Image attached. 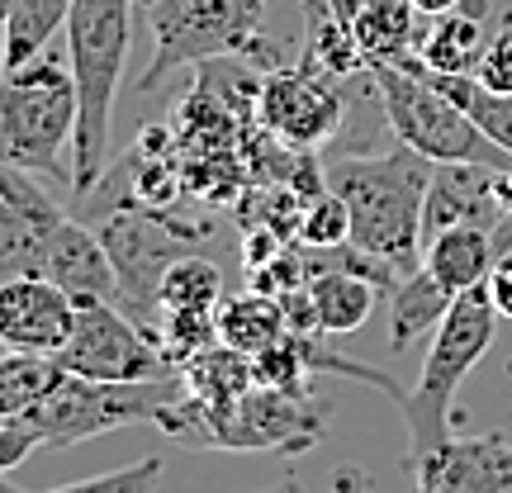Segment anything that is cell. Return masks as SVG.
I'll return each mask as SVG.
<instances>
[{"mask_svg":"<svg viewBox=\"0 0 512 493\" xmlns=\"http://www.w3.org/2000/svg\"><path fill=\"white\" fill-rule=\"evenodd\" d=\"M489 299H494L498 318H512V252H503L489 271Z\"/></svg>","mask_w":512,"mask_h":493,"instance_id":"29","label":"cell"},{"mask_svg":"<svg viewBox=\"0 0 512 493\" xmlns=\"http://www.w3.org/2000/svg\"><path fill=\"white\" fill-rule=\"evenodd\" d=\"M100 238H105V247L114 256V271H119V309L143 332H157V313H162L157 290H162L166 266L195 252L204 228L190 233L176 219H157L147 209H119L100 228Z\"/></svg>","mask_w":512,"mask_h":493,"instance_id":"8","label":"cell"},{"mask_svg":"<svg viewBox=\"0 0 512 493\" xmlns=\"http://www.w3.org/2000/svg\"><path fill=\"white\" fill-rule=\"evenodd\" d=\"M256 114L275 143L285 147H323L342 133V95L337 81L313 67H280L261 81L256 91Z\"/></svg>","mask_w":512,"mask_h":493,"instance_id":"10","label":"cell"},{"mask_svg":"<svg viewBox=\"0 0 512 493\" xmlns=\"http://www.w3.org/2000/svg\"><path fill=\"white\" fill-rule=\"evenodd\" d=\"M446 309H451V294L441 290L422 266L413 275H403L399 285L389 290V347L408 351L422 332H437Z\"/></svg>","mask_w":512,"mask_h":493,"instance_id":"19","label":"cell"},{"mask_svg":"<svg viewBox=\"0 0 512 493\" xmlns=\"http://www.w3.org/2000/svg\"><path fill=\"white\" fill-rule=\"evenodd\" d=\"M494 323L498 309L489 299V280L470 285L465 294L451 299L446 318L437 323L432 342H427V356H422V370L408 399L399 403L403 422H408V460L427 456L432 446L451 437V418H456V394L465 375L484 361V351L494 347Z\"/></svg>","mask_w":512,"mask_h":493,"instance_id":"3","label":"cell"},{"mask_svg":"<svg viewBox=\"0 0 512 493\" xmlns=\"http://www.w3.org/2000/svg\"><path fill=\"white\" fill-rule=\"evenodd\" d=\"M138 0H76L67 15V62L76 81V138H72V190L95 195L110 166V119L124 81L128 29Z\"/></svg>","mask_w":512,"mask_h":493,"instance_id":"2","label":"cell"},{"mask_svg":"<svg viewBox=\"0 0 512 493\" xmlns=\"http://www.w3.org/2000/svg\"><path fill=\"white\" fill-rule=\"evenodd\" d=\"M76 138V81L72 62L43 53L19 62L0 81V162L34 176H67L62 152ZM72 181V176H67Z\"/></svg>","mask_w":512,"mask_h":493,"instance_id":"5","label":"cell"},{"mask_svg":"<svg viewBox=\"0 0 512 493\" xmlns=\"http://www.w3.org/2000/svg\"><path fill=\"white\" fill-rule=\"evenodd\" d=\"M5 351H10V347H5V342H0V356H5Z\"/></svg>","mask_w":512,"mask_h":493,"instance_id":"37","label":"cell"},{"mask_svg":"<svg viewBox=\"0 0 512 493\" xmlns=\"http://www.w3.org/2000/svg\"><path fill=\"white\" fill-rule=\"evenodd\" d=\"M43 275L72 304H119V271H114L110 247H105V238L95 228L76 219L57 228L48 261H43Z\"/></svg>","mask_w":512,"mask_h":493,"instance_id":"15","label":"cell"},{"mask_svg":"<svg viewBox=\"0 0 512 493\" xmlns=\"http://www.w3.org/2000/svg\"><path fill=\"white\" fill-rule=\"evenodd\" d=\"M489 29H484V0H465L460 10H446L427 24L418 43V62L427 72L446 76H475L479 57H484Z\"/></svg>","mask_w":512,"mask_h":493,"instance_id":"16","label":"cell"},{"mask_svg":"<svg viewBox=\"0 0 512 493\" xmlns=\"http://www.w3.org/2000/svg\"><path fill=\"white\" fill-rule=\"evenodd\" d=\"M418 489L413 493H512V437H451L413 460Z\"/></svg>","mask_w":512,"mask_h":493,"instance_id":"12","label":"cell"},{"mask_svg":"<svg viewBox=\"0 0 512 493\" xmlns=\"http://www.w3.org/2000/svg\"><path fill=\"white\" fill-rule=\"evenodd\" d=\"M67 214L34 181V171L0 162V280L10 275H43L48 247Z\"/></svg>","mask_w":512,"mask_h":493,"instance_id":"11","label":"cell"},{"mask_svg":"<svg viewBox=\"0 0 512 493\" xmlns=\"http://www.w3.org/2000/svg\"><path fill=\"white\" fill-rule=\"evenodd\" d=\"M375 294L380 285L370 275L342 271V266H328V271L309 275V299H313V318H318V332L323 337H347L375 313Z\"/></svg>","mask_w":512,"mask_h":493,"instance_id":"18","label":"cell"},{"mask_svg":"<svg viewBox=\"0 0 512 493\" xmlns=\"http://www.w3.org/2000/svg\"><path fill=\"white\" fill-rule=\"evenodd\" d=\"M76 304L48 275H10L0 280V342L10 351H57L67 347Z\"/></svg>","mask_w":512,"mask_h":493,"instance_id":"14","label":"cell"},{"mask_svg":"<svg viewBox=\"0 0 512 493\" xmlns=\"http://www.w3.org/2000/svg\"><path fill=\"white\" fill-rule=\"evenodd\" d=\"M0 493H24V489H15V484L5 479V470H0Z\"/></svg>","mask_w":512,"mask_h":493,"instance_id":"35","label":"cell"},{"mask_svg":"<svg viewBox=\"0 0 512 493\" xmlns=\"http://www.w3.org/2000/svg\"><path fill=\"white\" fill-rule=\"evenodd\" d=\"M157 304L162 313H185V309H200L214 313L223 304V275L209 256H181L171 261L162 275V290H157Z\"/></svg>","mask_w":512,"mask_h":493,"instance_id":"23","label":"cell"},{"mask_svg":"<svg viewBox=\"0 0 512 493\" xmlns=\"http://www.w3.org/2000/svg\"><path fill=\"white\" fill-rule=\"evenodd\" d=\"M408 5H413L422 19H437V15H446V10H460L465 0H408Z\"/></svg>","mask_w":512,"mask_h":493,"instance_id":"31","label":"cell"},{"mask_svg":"<svg viewBox=\"0 0 512 493\" xmlns=\"http://www.w3.org/2000/svg\"><path fill=\"white\" fill-rule=\"evenodd\" d=\"M162 456H147V460H133L124 470H105V475H91V479H76V484H62L53 493H157L162 484Z\"/></svg>","mask_w":512,"mask_h":493,"instance_id":"27","label":"cell"},{"mask_svg":"<svg viewBox=\"0 0 512 493\" xmlns=\"http://www.w3.org/2000/svg\"><path fill=\"white\" fill-rule=\"evenodd\" d=\"M299 242L304 247H337V242H351V209L337 190H318L309 195V204L299 209Z\"/></svg>","mask_w":512,"mask_h":493,"instance_id":"26","label":"cell"},{"mask_svg":"<svg viewBox=\"0 0 512 493\" xmlns=\"http://www.w3.org/2000/svg\"><path fill=\"white\" fill-rule=\"evenodd\" d=\"M285 332H290V323H285V304L266 290L219 304V342L223 347H233V351H242V356H256V351L275 347Z\"/></svg>","mask_w":512,"mask_h":493,"instance_id":"21","label":"cell"},{"mask_svg":"<svg viewBox=\"0 0 512 493\" xmlns=\"http://www.w3.org/2000/svg\"><path fill=\"white\" fill-rule=\"evenodd\" d=\"M76 0H15V15H10V34H5V62L19 67L38 57L48 43H53L57 29H67V15H72ZM5 67V72H10Z\"/></svg>","mask_w":512,"mask_h":493,"instance_id":"24","label":"cell"},{"mask_svg":"<svg viewBox=\"0 0 512 493\" xmlns=\"http://www.w3.org/2000/svg\"><path fill=\"white\" fill-rule=\"evenodd\" d=\"M432 157L413 147L384 152V157H356L337 152L323 162V185L337 190L351 209V247L413 275L422 266V204L432 185Z\"/></svg>","mask_w":512,"mask_h":493,"instance_id":"1","label":"cell"},{"mask_svg":"<svg viewBox=\"0 0 512 493\" xmlns=\"http://www.w3.org/2000/svg\"><path fill=\"white\" fill-rule=\"evenodd\" d=\"M498 261V242L489 228H446L437 238L422 247V271L437 280L441 290L451 294H465L470 285L489 280Z\"/></svg>","mask_w":512,"mask_h":493,"instance_id":"17","label":"cell"},{"mask_svg":"<svg viewBox=\"0 0 512 493\" xmlns=\"http://www.w3.org/2000/svg\"><path fill=\"white\" fill-rule=\"evenodd\" d=\"M494 242H498V256H503V252H512V223H503V228H498V233H494Z\"/></svg>","mask_w":512,"mask_h":493,"instance_id":"33","label":"cell"},{"mask_svg":"<svg viewBox=\"0 0 512 493\" xmlns=\"http://www.w3.org/2000/svg\"><path fill=\"white\" fill-rule=\"evenodd\" d=\"M299 5H318V0H299Z\"/></svg>","mask_w":512,"mask_h":493,"instance_id":"36","label":"cell"},{"mask_svg":"<svg viewBox=\"0 0 512 493\" xmlns=\"http://www.w3.org/2000/svg\"><path fill=\"white\" fill-rule=\"evenodd\" d=\"M252 493H304V489H299V479H285V484H275V489H252Z\"/></svg>","mask_w":512,"mask_h":493,"instance_id":"34","label":"cell"},{"mask_svg":"<svg viewBox=\"0 0 512 493\" xmlns=\"http://www.w3.org/2000/svg\"><path fill=\"white\" fill-rule=\"evenodd\" d=\"M185 384L181 375H162V380H86L62 370V380L43 394V399L19 413L34 432L38 451L43 446H81L119 427H166L176 403H181Z\"/></svg>","mask_w":512,"mask_h":493,"instance_id":"4","label":"cell"},{"mask_svg":"<svg viewBox=\"0 0 512 493\" xmlns=\"http://www.w3.org/2000/svg\"><path fill=\"white\" fill-rule=\"evenodd\" d=\"M219 342V309L200 313V309H185V313H166L162 318V351L166 361L181 370L190 356H200Z\"/></svg>","mask_w":512,"mask_h":493,"instance_id":"25","label":"cell"},{"mask_svg":"<svg viewBox=\"0 0 512 493\" xmlns=\"http://www.w3.org/2000/svg\"><path fill=\"white\" fill-rule=\"evenodd\" d=\"M57 366L86 380H162L181 375L166 361L162 347L147 342V332L119 304H76V323L67 347L57 351Z\"/></svg>","mask_w":512,"mask_h":493,"instance_id":"9","label":"cell"},{"mask_svg":"<svg viewBox=\"0 0 512 493\" xmlns=\"http://www.w3.org/2000/svg\"><path fill=\"white\" fill-rule=\"evenodd\" d=\"M375 0H328V10H332V19L342 24V29H351V19L361 15V10H370Z\"/></svg>","mask_w":512,"mask_h":493,"instance_id":"30","label":"cell"},{"mask_svg":"<svg viewBox=\"0 0 512 493\" xmlns=\"http://www.w3.org/2000/svg\"><path fill=\"white\" fill-rule=\"evenodd\" d=\"M394 67H408V72L427 76L432 86H437L441 95H451L460 110L470 114L489 138H494L503 152L512 157V91H489L484 81H475V76H446V72H427L418 57H408V62H394Z\"/></svg>","mask_w":512,"mask_h":493,"instance_id":"20","label":"cell"},{"mask_svg":"<svg viewBox=\"0 0 512 493\" xmlns=\"http://www.w3.org/2000/svg\"><path fill=\"white\" fill-rule=\"evenodd\" d=\"M375 95L384 105V124L403 147H413L432 162H484V166H508L512 157L484 133V128L460 110L451 95H441L427 76L380 62L370 67Z\"/></svg>","mask_w":512,"mask_h":493,"instance_id":"7","label":"cell"},{"mask_svg":"<svg viewBox=\"0 0 512 493\" xmlns=\"http://www.w3.org/2000/svg\"><path fill=\"white\" fill-rule=\"evenodd\" d=\"M475 81H484L489 91H512V15L498 19V29L484 43V57L475 67Z\"/></svg>","mask_w":512,"mask_h":493,"instance_id":"28","label":"cell"},{"mask_svg":"<svg viewBox=\"0 0 512 493\" xmlns=\"http://www.w3.org/2000/svg\"><path fill=\"white\" fill-rule=\"evenodd\" d=\"M138 5H143V10H147V5H152V0H138Z\"/></svg>","mask_w":512,"mask_h":493,"instance_id":"38","label":"cell"},{"mask_svg":"<svg viewBox=\"0 0 512 493\" xmlns=\"http://www.w3.org/2000/svg\"><path fill=\"white\" fill-rule=\"evenodd\" d=\"M494 190H498V204H503V214H508V223H512V162L494 176Z\"/></svg>","mask_w":512,"mask_h":493,"instance_id":"32","label":"cell"},{"mask_svg":"<svg viewBox=\"0 0 512 493\" xmlns=\"http://www.w3.org/2000/svg\"><path fill=\"white\" fill-rule=\"evenodd\" d=\"M152 62L143 72V91H157L171 72L214 62V57H256L266 0H152Z\"/></svg>","mask_w":512,"mask_h":493,"instance_id":"6","label":"cell"},{"mask_svg":"<svg viewBox=\"0 0 512 493\" xmlns=\"http://www.w3.org/2000/svg\"><path fill=\"white\" fill-rule=\"evenodd\" d=\"M57 380H62L57 356H48V351H5L0 356V422L29 413Z\"/></svg>","mask_w":512,"mask_h":493,"instance_id":"22","label":"cell"},{"mask_svg":"<svg viewBox=\"0 0 512 493\" xmlns=\"http://www.w3.org/2000/svg\"><path fill=\"white\" fill-rule=\"evenodd\" d=\"M498 171L503 166H484V162L432 166V185H427V204H422V247L437 233H446V228H489V233H498L508 223L494 190Z\"/></svg>","mask_w":512,"mask_h":493,"instance_id":"13","label":"cell"}]
</instances>
